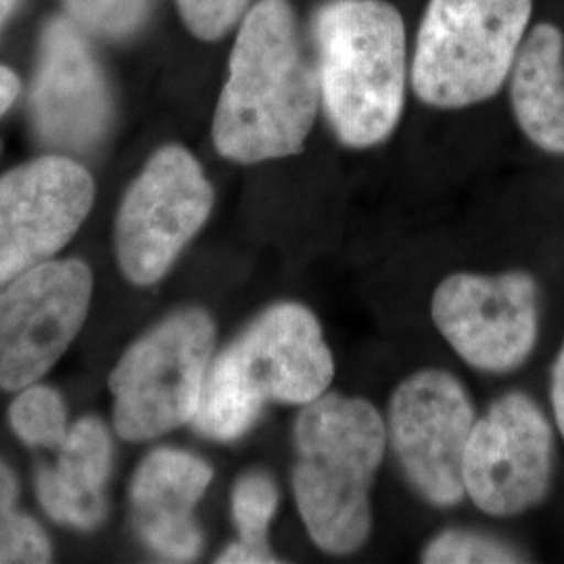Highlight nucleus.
<instances>
[{
  "mask_svg": "<svg viewBox=\"0 0 564 564\" xmlns=\"http://www.w3.org/2000/svg\"><path fill=\"white\" fill-rule=\"evenodd\" d=\"M174 4L193 39L218 42L239 28L251 0H174Z\"/></svg>",
  "mask_w": 564,
  "mask_h": 564,
  "instance_id": "nucleus-21",
  "label": "nucleus"
},
{
  "mask_svg": "<svg viewBox=\"0 0 564 564\" xmlns=\"http://www.w3.org/2000/svg\"><path fill=\"white\" fill-rule=\"evenodd\" d=\"M383 416L360 398L324 393L295 423L293 494L303 524L328 554H351L370 535V487L384 454Z\"/></svg>",
  "mask_w": 564,
  "mask_h": 564,
  "instance_id": "nucleus-4",
  "label": "nucleus"
},
{
  "mask_svg": "<svg viewBox=\"0 0 564 564\" xmlns=\"http://www.w3.org/2000/svg\"><path fill=\"white\" fill-rule=\"evenodd\" d=\"M521 556L491 538L470 531H445L426 545L423 563L426 564H475L519 563Z\"/></svg>",
  "mask_w": 564,
  "mask_h": 564,
  "instance_id": "nucleus-20",
  "label": "nucleus"
},
{
  "mask_svg": "<svg viewBox=\"0 0 564 564\" xmlns=\"http://www.w3.org/2000/svg\"><path fill=\"white\" fill-rule=\"evenodd\" d=\"M335 360L316 316L276 303L216 356L193 426L216 442H237L270 402L307 405L333 383Z\"/></svg>",
  "mask_w": 564,
  "mask_h": 564,
  "instance_id": "nucleus-3",
  "label": "nucleus"
},
{
  "mask_svg": "<svg viewBox=\"0 0 564 564\" xmlns=\"http://www.w3.org/2000/svg\"><path fill=\"white\" fill-rule=\"evenodd\" d=\"M214 479V470L195 454L162 447L142 460L132 485V521L158 556L191 563L199 556L203 533L195 521L199 505Z\"/></svg>",
  "mask_w": 564,
  "mask_h": 564,
  "instance_id": "nucleus-14",
  "label": "nucleus"
},
{
  "mask_svg": "<svg viewBox=\"0 0 564 564\" xmlns=\"http://www.w3.org/2000/svg\"><path fill=\"white\" fill-rule=\"evenodd\" d=\"M477 423L463 383L445 370L408 377L389 405V431L403 473L433 506L463 502L464 454Z\"/></svg>",
  "mask_w": 564,
  "mask_h": 564,
  "instance_id": "nucleus-9",
  "label": "nucleus"
},
{
  "mask_svg": "<svg viewBox=\"0 0 564 564\" xmlns=\"http://www.w3.org/2000/svg\"><path fill=\"white\" fill-rule=\"evenodd\" d=\"M533 0H429L410 55L414 95L435 109L489 101L521 51Z\"/></svg>",
  "mask_w": 564,
  "mask_h": 564,
  "instance_id": "nucleus-5",
  "label": "nucleus"
},
{
  "mask_svg": "<svg viewBox=\"0 0 564 564\" xmlns=\"http://www.w3.org/2000/svg\"><path fill=\"white\" fill-rule=\"evenodd\" d=\"M510 101L524 137L545 153L564 155V36L540 23L524 36L510 72Z\"/></svg>",
  "mask_w": 564,
  "mask_h": 564,
  "instance_id": "nucleus-16",
  "label": "nucleus"
},
{
  "mask_svg": "<svg viewBox=\"0 0 564 564\" xmlns=\"http://www.w3.org/2000/svg\"><path fill=\"white\" fill-rule=\"evenodd\" d=\"M95 193L90 172L63 153L41 155L0 176V289L74 239Z\"/></svg>",
  "mask_w": 564,
  "mask_h": 564,
  "instance_id": "nucleus-10",
  "label": "nucleus"
},
{
  "mask_svg": "<svg viewBox=\"0 0 564 564\" xmlns=\"http://www.w3.org/2000/svg\"><path fill=\"white\" fill-rule=\"evenodd\" d=\"M321 102L349 149L387 141L410 82L405 21L389 0H324L312 15Z\"/></svg>",
  "mask_w": 564,
  "mask_h": 564,
  "instance_id": "nucleus-2",
  "label": "nucleus"
},
{
  "mask_svg": "<svg viewBox=\"0 0 564 564\" xmlns=\"http://www.w3.org/2000/svg\"><path fill=\"white\" fill-rule=\"evenodd\" d=\"M214 186L182 144H163L130 182L116 218L121 272L137 286L162 281L214 209Z\"/></svg>",
  "mask_w": 564,
  "mask_h": 564,
  "instance_id": "nucleus-7",
  "label": "nucleus"
},
{
  "mask_svg": "<svg viewBox=\"0 0 564 564\" xmlns=\"http://www.w3.org/2000/svg\"><path fill=\"white\" fill-rule=\"evenodd\" d=\"M111 440L97 419L74 424L59 447L57 466H42L36 491L44 512L61 524L95 529L107 512L105 484L111 470Z\"/></svg>",
  "mask_w": 564,
  "mask_h": 564,
  "instance_id": "nucleus-15",
  "label": "nucleus"
},
{
  "mask_svg": "<svg viewBox=\"0 0 564 564\" xmlns=\"http://www.w3.org/2000/svg\"><path fill=\"white\" fill-rule=\"evenodd\" d=\"M93 270L46 260L0 289V389L39 383L78 337L93 302Z\"/></svg>",
  "mask_w": 564,
  "mask_h": 564,
  "instance_id": "nucleus-8",
  "label": "nucleus"
},
{
  "mask_svg": "<svg viewBox=\"0 0 564 564\" xmlns=\"http://www.w3.org/2000/svg\"><path fill=\"white\" fill-rule=\"evenodd\" d=\"M552 477V429L540 405L508 393L479 419L464 454V489L491 517L538 505Z\"/></svg>",
  "mask_w": 564,
  "mask_h": 564,
  "instance_id": "nucleus-12",
  "label": "nucleus"
},
{
  "mask_svg": "<svg viewBox=\"0 0 564 564\" xmlns=\"http://www.w3.org/2000/svg\"><path fill=\"white\" fill-rule=\"evenodd\" d=\"M279 508V487L265 473H247L232 489V519L239 540L218 556L223 564L281 563L268 545V529Z\"/></svg>",
  "mask_w": 564,
  "mask_h": 564,
  "instance_id": "nucleus-17",
  "label": "nucleus"
},
{
  "mask_svg": "<svg viewBox=\"0 0 564 564\" xmlns=\"http://www.w3.org/2000/svg\"><path fill=\"white\" fill-rule=\"evenodd\" d=\"M51 542L34 519L20 512L0 529V564H44L51 563Z\"/></svg>",
  "mask_w": 564,
  "mask_h": 564,
  "instance_id": "nucleus-22",
  "label": "nucleus"
},
{
  "mask_svg": "<svg viewBox=\"0 0 564 564\" xmlns=\"http://www.w3.org/2000/svg\"><path fill=\"white\" fill-rule=\"evenodd\" d=\"M65 15L90 39L130 41L153 11V0H59Z\"/></svg>",
  "mask_w": 564,
  "mask_h": 564,
  "instance_id": "nucleus-19",
  "label": "nucleus"
},
{
  "mask_svg": "<svg viewBox=\"0 0 564 564\" xmlns=\"http://www.w3.org/2000/svg\"><path fill=\"white\" fill-rule=\"evenodd\" d=\"M21 0H0V32L20 9Z\"/></svg>",
  "mask_w": 564,
  "mask_h": 564,
  "instance_id": "nucleus-26",
  "label": "nucleus"
},
{
  "mask_svg": "<svg viewBox=\"0 0 564 564\" xmlns=\"http://www.w3.org/2000/svg\"><path fill=\"white\" fill-rule=\"evenodd\" d=\"M552 405L556 414V423L564 437V345L558 354V360L554 364V375H552Z\"/></svg>",
  "mask_w": 564,
  "mask_h": 564,
  "instance_id": "nucleus-25",
  "label": "nucleus"
},
{
  "mask_svg": "<svg viewBox=\"0 0 564 564\" xmlns=\"http://www.w3.org/2000/svg\"><path fill=\"white\" fill-rule=\"evenodd\" d=\"M216 324L202 307L181 310L144 333L109 377L121 440L147 442L193 423L214 360Z\"/></svg>",
  "mask_w": 564,
  "mask_h": 564,
  "instance_id": "nucleus-6",
  "label": "nucleus"
},
{
  "mask_svg": "<svg viewBox=\"0 0 564 564\" xmlns=\"http://www.w3.org/2000/svg\"><path fill=\"white\" fill-rule=\"evenodd\" d=\"M21 95V80L15 69L0 63V118L15 105Z\"/></svg>",
  "mask_w": 564,
  "mask_h": 564,
  "instance_id": "nucleus-24",
  "label": "nucleus"
},
{
  "mask_svg": "<svg viewBox=\"0 0 564 564\" xmlns=\"http://www.w3.org/2000/svg\"><path fill=\"white\" fill-rule=\"evenodd\" d=\"M433 321L464 362L510 372L538 339V286L524 272L452 274L433 295Z\"/></svg>",
  "mask_w": 564,
  "mask_h": 564,
  "instance_id": "nucleus-11",
  "label": "nucleus"
},
{
  "mask_svg": "<svg viewBox=\"0 0 564 564\" xmlns=\"http://www.w3.org/2000/svg\"><path fill=\"white\" fill-rule=\"evenodd\" d=\"M9 423L21 442L32 447L59 449L69 433L65 403L55 389L44 384L21 389L11 403Z\"/></svg>",
  "mask_w": 564,
  "mask_h": 564,
  "instance_id": "nucleus-18",
  "label": "nucleus"
},
{
  "mask_svg": "<svg viewBox=\"0 0 564 564\" xmlns=\"http://www.w3.org/2000/svg\"><path fill=\"white\" fill-rule=\"evenodd\" d=\"M30 111L39 139L63 153L97 147L113 120V95L101 61L90 36L67 15L42 28Z\"/></svg>",
  "mask_w": 564,
  "mask_h": 564,
  "instance_id": "nucleus-13",
  "label": "nucleus"
},
{
  "mask_svg": "<svg viewBox=\"0 0 564 564\" xmlns=\"http://www.w3.org/2000/svg\"><path fill=\"white\" fill-rule=\"evenodd\" d=\"M18 479L11 468L0 460V529L11 523L18 512Z\"/></svg>",
  "mask_w": 564,
  "mask_h": 564,
  "instance_id": "nucleus-23",
  "label": "nucleus"
},
{
  "mask_svg": "<svg viewBox=\"0 0 564 564\" xmlns=\"http://www.w3.org/2000/svg\"><path fill=\"white\" fill-rule=\"evenodd\" d=\"M316 61L291 0H258L245 13L212 121L228 162L253 165L302 153L321 109Z\"/></svg>",
  "mask_w": 564,
  "mask_h": 564,
  "instance_id": "nucleus-1",
  "label": "nucleus"
}]
</instances>
